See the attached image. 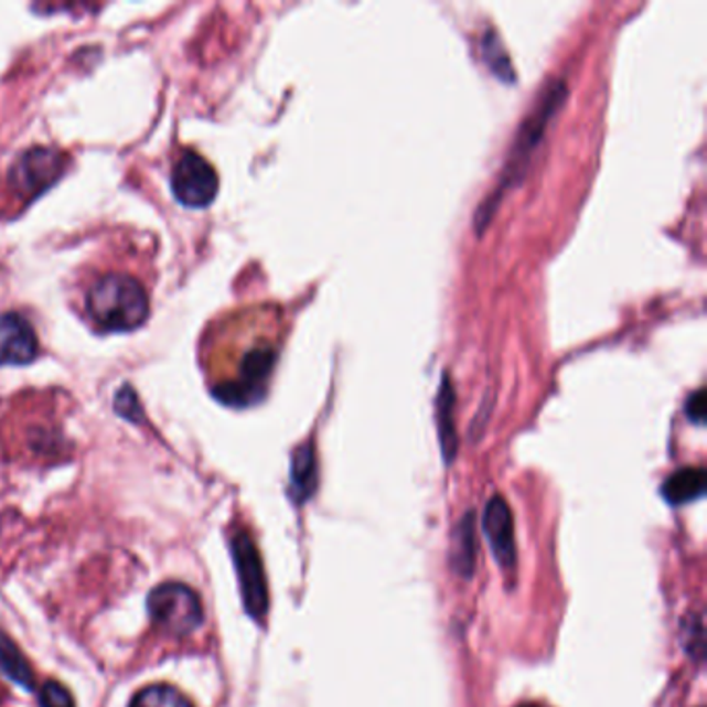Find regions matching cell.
<instances>
[{"label":"cell","instance_id":"1","mask_svg":"<svg viewBox=\"0 0 707 707\" xmlns=\"http://www.w3.org/2000/svg\"><path fill=\"white\" fill-rule=\"evenodd\" d=\"M277 363V346L268 339L245 341L225 322L206 346V374L214 397L228 407H249L266 393Z\"/></svg>","mask_w":707,"mask_h":707},{"label":"cell","instance_id":"2","mask_svg":"<svg viewBox=\"0 0 707 707\" xmlns=\"http://www.w3.org/2000/svg\"><path fill=\"white\" fill-rule=\"evenodd\" d=\"M567 94H569L567 84L563 79H553L544 89V94L537 98L534 110L521 122L496 188L485 195L482 206L478 207V212L473 214V228L480 235L485 231V226L490 225L494 212L501 206L504 193L523 181L532 158L537 152L539 143L546 138L550 122L567 100Z\"/></svg>","mask_w":707,"mask_h":707},{"label":"cell","instance_id":"3","mask_svg":"<svg viewBox=\"0 0 707 707\" xmlns=\"http://www.w3.org/2000/svg\"><path fill=\"white\" fill-rule=\"evenodd\" d=\"M84 303L87 318L104 332L139 329L150 313L146 287L125 272H104L87 282Z\"/></svg>","mask_w":707,"mask_h":707},{"label":"cell","instance_id":"4","mask_svg":"<svg viewBox=\"0 0 707 707\" xmlns=\"http://www.w3.org/2000/svg\"><path fill=\"white\" fill-rule=\"evenodd\" d=\"M148 612L156 626L173 638H185L204 622L200 596L183 583H162L148 596Z\"/></svg>","mask_w":707,"mask_h":707},{"label":"cell","instance_id":"5","mask_svg":"<svg viewBox=\"0 0 707 707\" xmlns=\"http://www.w3.org/2000/svg\"><path fill=\"white\" fill-rule=\"evenodd\" d=\"M67 169V158L51 148H30L19 154L7 174V190L21 206L52 188Z\"/></svg>","mask_w":707,"mask_h":707},{"label":"cell","instance_id":"6","mask_svg":"<svg viewBox=\"0 0 707 707\" xmlns=\"http://www.w3.org/2000/svg\"><path fill=\"white\" fill-rule=\"evenodd\" d=\"M231 553H233V563L239 577L245 610L251 619L261 622L266 619L270 598H268V581H266L264 565L251 535L245 532L235 535L231 539Z\"/></svg>","mask_w":707,"mask_h":707},{"label":"cell","instance_id":"7","mask_svg":"<svg viewBox=\"0 0 707 707\" xmlns=\"http://www.w3.org/2000/svg\"><path fill=\"white\" fill-rule=\"evenodd\" d=\"M171 183L176 200L190 207L207 206L218 193V174L214 167L193 150H185L176 158Z\"/></svg>","mask_w":707,"mask_h":707},{"label":"cell","instance_id":"8","mask_svg":"<svg viewBox=\"0 0 707 707\" xmlns=\"http://www.w3.org/2000/svg\"><path fill=\"white\" fill-rule=\"evenodd\" d=\"M483 534L490 548L504 570H515L517 544H515V521L511 506L502 496H492L483 511Z\"/></svg>","mask_w":707,"mask_h":707},{"label":"cell","instance_id":"9","mask_svg":"<svg viewBox=\"0 0 707 707\" xmlns=\"http://www.w3.org/2000/svg\"><path fill=\"white\" fill-rule=\"evenodd\" d=\"M38 355L35 330L23 315H0V365H25Z\"/></svg>","mask_w":707,"mask_h":707},{"label":"cell","instance_id":"10","mask_svg":"<svg viewBox=\"0 0 707 707\" xmlns=\"http://www.w3.org/2000/svg\"><path fill=\"white\" fill-rule=\"evenodd\" d=\"M454 407H457L454 388L450 384L449 374H444V378L440 382V388H438V397H436V424H438L440 449H442L447 463L454 461L457 450H459V433H457V426H454Z\"/></svg>","mask_w":707,"mask_h":707},{"label":"cell","instance_id":"11","mask_svg":"<svg viewBox=\"0 0 707 707\" xmlns=\"http://www.w3.org/2000/svg\"><path fill=\"white\" fill-rule=\"evenodd\" d=\"M475 554H478V534H475V515L467 513L465 517L459 521L452 535V569L463 577L471 579L475 570Z\"/></svg>","mask_w":707,"mask_h":707},{"label":"cell","instance_id":"12","mask_svg":"<svg viewBox=\"0 0 707 707\" xmlns=\"http://www.w3.org/2000/svg\"><path fill=\"white\" fill-rule=\"evenodd\" d=\"M706 492V471L701 467H685L673 473L664 485L662 496L673 506H683L687 502L701 499Z\"/></svg>","mask_w":707,"mask_h":707},{"label":"cell","instance_id":"13","mask_svg":"<svg viewBox=\"0 0 707 707\" xmlns=\"http://www.w3.org/2000/svg\"><path fill=\"white\" fill-rule=\"evenodd\" d=\"M318 488V459L313 444L308 442L294 450L291 461V496L294 501L306 502Z\"/></svg>","mask_w":707,"mask_h":707},{"label":"cell","instance_id":"14","mask_svg":"<svg viewBox=\"0 0 707 707\" xmlns=\"http://www.w3.org/2000/svg\"><path fill=\"white\" fill-rule=\"evenodd\" d=\"M0 673L30 693L35 690V676L30 662L18 645L0 631Z\"/></svg>","mask_w":707,"mask_h":707},{"label":"cell","instance_id":"15","mask_svg":"<svg viewBox=\"0 0 707 707\" xmlns=\"http://www.w3.org/2000/svg\"><path fill=\"white\" fill-rule=\"evenodd\" d=\"M129 707H191V704L190 699L174 687L152 685L136 693Z\"/></svg>","mask_w":707,"mask_h":707},{"label":"cell","instance_id":"16","mask_svg":"<svg viewBox=\"0 0 707 707\" xmlns=\"http://www.w3.org/2000/svg\"><path fill=\"white\" fill-rule=\"evenodd\" d=\"M482 49L485 63L490 65V69L494 71L504 82H513V79H515V71H513L511 58H508V54L504 51L501 38H499L496 32H485Z\"/></svg>","mask_w":707,"mask_h":707},{"label":"cell","instance_id":"17","mask_svg":"<svg viewBox=\"0 0 707 707\" xmlns=\"http://www.w3.org/2000/svg\"><path fill=\"white\" fill-rule=\"evenodd\" d=\"M40 704L42 707H75L69 690L58 681H49L40 689Z\"/></svg>","mask_w":707,"mask_h":707},{"label":"cell","instance_id":"18","mask_svg":"<svg viewBox=\"0 0 707 707\" xmlns=\"http://www.w3.org/2000/svg\"><path fill=\"white\" fill-rule=\"evenodd\" d=\"M685 414H687V417H689L690 421H693V424H697V426H701V424L706 421L707 398L706 390H704V388L695 390V393H693V395L687 398V405H685Z\"/></svg>","mask_w":707,"mask_h":707},{"label":"cell","instance_id":"19","mask_svg":"<svg viewBox=\"0 0 707 707\" xmlns=\"http://www.w3.org/2000/svg\"><path fill=\"white\" fill-rule=\"evenodd\" d=\"M518 707H539V706H534V704H527V706H518Z\"/></svg>","mask_w":707,"mask_h":707}]
</instances>
